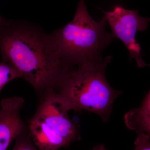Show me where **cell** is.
I'll use <instances>...</instances> for the list:
<instances>
[{"mask_svg":"<svg viewBox=\"0 0 150 150\" xmlns=\"http://www.w3.org/2000/svg\"><path fill=\"white\" fill-rule=\"evenodd\" d=\"M3 61L14 67L40 95L56 90L70 69L60 56L51 35L24 25L8 23L0 30Z\"/></svg>","mask_w":150,"mask_h":150,"instance_id":"cell-1","label":"cell"},{"mask_svg":"<svg viewBox=\"0 0 150 150\" xmlns=\"http://www.w3.org/2000/svg\"><path fill=\"white\" fill-rule=\"evenodd\" d=\"M111 56L85 62L70 69L55 91L69 110H87L108 121L112 105L121 92L114 89L105 76Z\"/></svg>","mask_w":150,"mask_h":150,"instance_id":"cell-2","label":"cell"},{"mask_svg":"<svg viewBox=\"0 0 150 150\" xmlns=\"http://www.w3.org/2000/svg\"><path fill=\"white\" fill-rule=\"evenodd\" d=\"M106 23L105 17L98 22L92 18L84 0H80L73 20L51 35L58 53L69 68L101 58L102 51L114 38L105 30Z\"/></svg>","mask_w":150,"mask_h":150,"instance_id":"cell-3","label":"cell"},{"mask_svg":"<svg viewBox=\"0 0 150 150\" xmlns=\"http://www.w3.org/2000/svg\"><path fill=\"white\" fill-rule=\"evenodd\" d=\"M40 95L36 112L28 123L48 131L67 146L79 140V126L70 119L69 110L54 90H47Z\"/></svg>","mask_w":150,"mask_h":150,"instance_id":"cell-4","label":"cell"},{"mask_svg":"<svg viewBox=\"0 0 150 150\" xmlns=\"http://www.w3.org/2000/svg\"><path fill=\"white\" fill-rule=\"evenodd\" d=\"M103 11L113 37L123 42L130 53V59H135L139 68L148 66L142 58V48L136 35L138 31L147 29L149 18L140 16L138 10H129L119 5L115 6L111 11Z\"/></svg>","mask_w":150,"mask_h":150,"instance_id":"cell-5","label":"cell"},{"mask_svg":"<svg viewBox=\"0 0 150 150\" xmlns=\"http://www.w3.org/2000/svg\"><path fill=\"white\" fill-rule=\"evenodd\" d=\"M24 104V99L21 97L2 100L0 107V150H6L11 142L27 129L20 113Z\"/></svg>","mask_w":150,"mask_h":150,"instance_id":"cell-6","label":"cell"},{"mask_svg":"<svg viewBox=\"0 0 150 150\" xmlns=\"http://www.w3.org/2000/svg\"><path fill=\"white\" fill-rule=\"evenodd\" d=\"M126 127L136 131L150 135V93L146 95L139 107L133 108L124 115Z\"/></svg>","mask_w":150,"mask_h":150,"instance_id":"cell-7","label":"cell"},{"mask_svg":"<svg viewBox=\"0 0 150 150\" xmlns=\"http://www.w3.org/2000/svg\"><path fill=\"white\" fill-rule=\"evenodd\" d=\"M21 77V75L14 67L3 61L0 63V92L7 84Z\"/></svg>","mask_w":150,"mask_h":150,"instance_id":"cell-8","label":"cell"},{"mask_svg":"<svg viewBox=\"0 0 150 150\" xmlns=\"http://www.w3.org/2000/svg\"><path fill=\"white\" fill-rule=\"evenodd\" d=\"M15 140V145L12 150H39L33 142L27 128Z\"/></svg>","mask_w":150,"mask_h":150,"instance_id":"cell-9","label":"cell"},{"mask_svg":"<svg viewBox=\"0 0 150 150\" xmlns=\"http://www.w3.org/2000/svg\"><path fill=\"white\" fill-rule=\"evenodd\" d=\"M137 134L134 150H150V135L144 132Z\"/></svg>","mask_w":150,"mask_h":150,"instance_id":"cell-10","label":"cell"},{"mask_svg":"<svg viewBox=\"0 0 150 150\" xmlns=\"http://www.w3.org/2000/svg\"><path fill=\"white\" fill-rule=\"evenodd\" d=\"M91 150H106L104 145L102 144H100L94 147Z\"/></svg>","mask_w":150,"mask_h":150,"instance_id":"cell-11","label":"cell"},{"mask_svg":"<svg viewBox=\"0 0 150 150\" xmlns=\"http://www.w3.org/2000/svg\"><path fill=\"white\" fill-rule=\"evenodd\" d=\"M8 23L7 22L0 16V30L5 27Z\"/></svg>","mask_w":150,"mask_h":150,"instance_id":"cell-12","label":"cell"}]
</instances>
